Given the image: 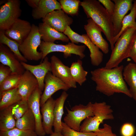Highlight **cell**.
Wrapping results in <instances>:
<instances>
[{
	"label": "cell",
	"mask_w": 136,
	"mask_h": 136,
	"mask_svg": "<svg viewBox=\"0 0 136 136\" xmlns=\"http://www.w3.org/2000/svg\"><path fill=\"white\" fill-rule=\"evenodd\" d=\"M124 67L121 65L111 69L102 67L91 71V79L96 84V90L109 97L118 93L131 98L123 79Z\"/></svg>",
	"instance_id": "6da1fadb"
},
{
	"label": "cell",
	"mask_w": 136,
	"mask_h": 136,
	"mask_svg": "<svg viewBox=\"0 0 136 136\" xmlns=\"http://www.w3.org/2000/svg\"><path fill=\"white\" fill-rule=\"evenodd\" d=\"M80 5L88 18H91L100 28L109 42L111 50L114 47V30L111 17L106 9L96 0H84Z\"/></svg>",
	"instance_id": "7a4b0ae2"
},
{
	"label": "cell",
	"mask_w": 136,
	"mask_h": 136,
	"mask_svg": "<svg viewBox=\"0 0 136 136\" xmlns=\"http://www.w3.org/2000/svg\"><path fill=\"white\" fill-rule=\"evenodd\" d=\"M136 38V28L126 29L115 44L110 58L105 68L111 69L119 66L125 59L129 57Z\"/></svg>",
	"instance_id": "3957f363"
},
{
	"label": "cell",
	"mask_w": 136,
	"mask_h": 136,
	"mask_svg": "<svg viewBox=\"0 0 136 136\" xmlns=\"http://www.w3.org/2000/svg\"><path fill=\"white\" fill-rule=\"evenodd\" d=\"M92 109L94 116L84 120L81 125L80 131L98 133L100 131L99 126L104 120L114 118L111 106L105 102L92 103Z\"/></svg>",
	"instance_id": "277c9868"
},
{
	"label": "cell",
	"mask_w": 136,
	"mask_h": 136,
	"mask_svg": "<svg viewBox=\"0 0 136 136\" xmlns=\"http://www.w3.org/2000/svg\"><path fill=\"white\" fill-rule=\"evenodd\" d=\"M41 37L38 27L32 24L30 33L19 47L20 51L27 60L37 61L42 60V53L37 51L42 41Z\"/></svg>",
	"instance_id": "5b68a950"
},
{
	"label": "cell",
	"mask_w": 136,
	"mask_h": 136,
	"mask_svg": "<svg viewBox=\"0 0 136 136\" xmlns=\"http://www.w3.org/2000/svg\"><path fill=\"white\" fill-rule=\"evenodd\" d=\"M85 45H77L72 42L66 45L57 44L54 43L45 42L42 41L39 46V50L42 53L43 61L47 55L53 52H60L63 53L64 58H66L71 56L72 54L79 56L80 59L85 57L84 53L86 48Z\"/></svg>",
	"instance_id": "8992f818"
},
{
	"label": "cell",
	"mask_w": 136,
	"mask_h": 136,
	"mask_svg": "<svg viewBox=\"0 0 136 136\" xmlns=\"http://www.w3.org/2000/svg\"><path fill=\"white\" fill-rule=\"evenodd\" d=\"M92 104L90 102L86 105H76L71 110L65 107L67 113L64 118V122L71 128L80 131L81 122L89 117L94 116Z\"/></svg>",
	"instance_id": "52a82bcc"
},
{
	"label": "cell",
	"mask_w": 136,
	"mask_h": 136,
	"mask_svg": "<svg viewBox=\"0 0 136 136\" xmlns=\"http://www.w3.org/2000/svg\"><path fill=\"white\" fill-rule=\"evenodd\" d=\"M63 33L66 35L71 41L75 44L79 43H83L89 49L91 64L98 66L102 62L103 54L99 48L91 41L86 34L79 35L73 31L70 26H68Z\"/></svg>",
	"instance_id": "ba28073f"
},
{
	"label": "cell",
	"mask_w": 136,
	"mask_h": 136,
	"mask_svg": "<svg viewBox=\"0 0 136 136\" xmlns=\"http://www.w3.org/2000/svg\"><path fill=\"white\" fill-rule=\"evenodd\" d=\"M19 0H8L0 9V30L9 29L21 16L22 10Z\"/></svg>",
	"instance_id": "9c48e42d"
},
{
	"label": "cell",
	"mask_w": 136,
	"mask_h": 136,
	"mask_svg": "<svg viewBox=\"0 0 136 136\" xmlns=\"http://www.w3.org/2000/svg\"><path fill=\"white\" fill-rule=\"evenodd\" d=\"M43 22L60 32H63L68 26L73 23V18L62 10H55L42 19Z\"/></svg>",
	"instance_id": "30bf717a"
},
{
	"label": "cell",
	"mask_w": 136,
	"mask_h": 136,
	"mask_svg": "<svg viewBox=\"0 0 136 136\" xmlns=\"http://www.w3.org/2000/svg\"><path fill=\"white\" fill-rule=\"evenodd\" d=\"M42 94V91L38 87L27 100L29 108L31 109L35 118V131L38 136H44L46 134L42 125V116L40 108V99Z\"/></svg>",
	"instance_id": "8fae6325"
},
{
	"label": "cell",
	"mask_w": 136,
	"mask_h": 136,
	"mask_svg": "<svg viewBox=\"0 0 136 136\" xmlns=\"http://www.w3.org/2000/svg\"><path fill=\"white\" fill-rule=\"evenodd\" d=\"M115 7L113 15L111 16L113 24L114 37L120 32L122 20L125 15L133 7L132 0H113Z\"/></svg>",
	"instance_id": "7c38bea8"
},
{
	"label": "cell",
	"mask_w": 136,
	"mask_h": 136,
	"mask_svg": "<svg viewBox=\"0 0 136 136\" xmlns=\"http://www.w3.org/2000/svg\"><path fill=\"white\" fill-rule=\"evenodd\" d=\"M44 81L45 87L41 97V107L57 91L61 89L66 91L70 88L61 80L53 75L50 71L46 74Z\"/></svg>",
	"instance_id": "4fadbf2b"
},
{
	"label": "cell",
	"mask_w": 136,
	"mask_h": 136,
	"mask_svg": "<svg viewBox=\"0 0 136 136\" xmlns=\"http://www.w3.org/2000/svg\"><path fill=\"white\" fill-rule=\"evenodd\" d=\"M51 72L70 88L77 87L76 82L71 74L70 68L65 65L57 56L53 55L50 58Z\"/></svg>",
	"instance_id": "5bb4252c"
},
{
	"label": "cell",
	"mask_w": 136,
	"mask_h": 136,
	"mask_svg": "<svg viewBox=\"0 0 136 136\" xmlns=\"http://www.w3.org/2000/svg\"><path fill=\"white\" fill-rule=\"evenodd\" d=\"M32 25L28 21L18 19L8 29L4 31L5 35L20 45L27 37Z\"/></svg>",
	"instance_id": "9a60e30c"
},
{
	"label": "cell",
	"mask_w": 136,
	"mask_h": 136,
	"mask_svg": "<svg viewBox=\"0 0 136 136\" xmlns=\"http://www.w3.org/2000/svg\"><path fill=\"white\" fill-rule=\"evenodd\" d=\"M86 34L92 42L105 54L109 52V46L103 37L101 30L91 18L87 20V23L84 26Z\"/></svg>",
	"instance_id": "2e32d148"
},
{
	"label": "cell",
	"mask_w": 136,
	"mask_h": 136,
	"mask_svg": "<svg viewBox=\"0 0 136 136\" xmlns=\"http://www.w3.org/2000/svg\"><path fill=\"white\" fill-rule=\"evenodd\" d=\"M21 63L24 69L30 72L36 78L38 82L39 88L43 91L45 87V77L51 71V63L48 57L46 56L43 62L38 65H30L23 62H21Z\"/></svg>",
	"instance_id": "e0dca14e"
},
{
	"label": "cell",
	"mask_w": 136,
	"mask_h": 136,
	"mask_svg": "<svg viewBox=\"0 0 136 136\" xmlns=\"http://www.w3.org/2000/svg\"><path fill=\"white\" fill-rule=\"evenodd\" d=\"M38 87L37 80L29 71L26 70L21 76L17 87L22 100H27L33 91Z\"/></svg>",
	"instance_id": "ac0fdd59"
},
{
	"label": "cell",
	"mask_w": 136,
	"mask_h": 136,
	"mask_svg": "<svg viewBox=\"0 0 136 136\" xmlns=\"http://www.w3.org/2000/svg\"><path fill=\"white\" fill-rule=\"evenodd\" d=\"M0 62L9 67L12 73L22 75L24 69L13 53L4 45L0 43Z\"/></svg>",
	"instance_id": "d6986e66"
},
{
	"label": "cell",
	"mask_w": 136,
	"mask_h": 136,
	"mask_svg": "<svg viewBox=\"0 0 136 136\" xmlns=\"http://www.w3.org/2000/svg\"><path fill=\"white\" fill-rule=\"evenodd\" d=\"M55 100L51 97L41 107L42 124L44 130L47 134L53 132L52 127L54 122L53 110Z\"/></svg>",
	"instance_id": "ffe728a7"
},
{
	"label": "cell",
	"mask_w": 136,
	"mask_h": 136,
	"mask_svg": "<svg viewBox=\"0 0 136 136\" xmlns=\"http://www.w3.org/2000/svg\"><path fill=\"white\" fill-rule=\"evenodd\" d=\"M62 9L60 3L56 0H40L36 8L33 9L32 15L35 19L44 18L53 11Z\"/></svg>",
	"instance_id": "44dd1931"
},
{
	"label": "cell",
	"mask_w": 136,
	"mask_h": 136,
	"mask_svg": "<svg viewBox=\"0 0 136 136\" xmlns=\"http://www.w3.org/2000/svg\"><path fill=\"white\" fill-rule=\"evenodd\" d=\"M41 39L44 41L54 43L56 40H60L67 42L69 39L63 33L59 32L48 25L43 22L40 23L38 26Z\"/></svg>",
	"instance_id": "7402d4cb"
},
{
	"label": "cell",
	"mask_w": 136,
	"mask_h": 136,
	"mask_svg": "<svg viewBox=\"0 0 136 136\" xmlns=\"http://www.w3.org/2000/svg\"><path fill=\"white\" fill-rule=\"evenodd\" d=\"M68 96V94L66 91H64L60 96L55 100L53 110L54 122L53 126L54 132H61L62 128L61 119L64 113V106Z\"/></svg>",
	"instance_id": "603a6c76"
},
{
	"label": "cell",
	"mask_w": 136,
	"mask_h": 136,
	"mask_svg": "<svg viewBox=\"0 0 136 136\" xmlns=\"http://www.w3.org/2000/svg\"><path fill=\"white\" fill-rule=\"evenodd\" d=\"M124 79L129 86V91L133 99L136 101V64L130 62L123 69Z\"/></svg>",
	"instance_id": "cb8c5ba5"
},
{
	"label": "cell",
	"mask_w": 136,
	"mask_h": 136,
	"mask_svg": "<svg viewBox=\"0 0 136 136\" xmlns=\"http://www.w3.org/2000/svg\"><path fill=\"white\" fill-rule=\"evenodd\" d=\"M0 111L22 100L17 88L0 92Z\"/></svg>",
	"instance_id": "d4e9b609"
},
{
	"label": "cell",
	"mask_w": 136,
	"mask_h": 136,
	"mask_svg": "<svg viewBox=\"0 0 136 136\" xmlns=\"http://www.w3.org/2000/svg\"><path fill=\"white\" fill-rule=\"evenodd\" d=\"M0 111V131H7L15 127L16 120L14 116L11 106Z\"/></svg>",
	"instance_id": "484cf974"
},
{
	"label": "cell",
	"mask_w": 136,
	"mask_h": 136,
	"mask_svg": "<svg viewBox=\"0 0 136 136\" xmlns=\"http://www.w3.org/2000/svg\"><path fill=\"white\" fill-rule=\"evenodd\" d=\"M16 127L23 130L35 131V118L30 108L21 117L16 120Z\"/></svg>",
	"instance_id": "4316f807"
},
{
	"label": "cell",
	"mask_w": 136,
	"mask_h": 136,
	"mask_svg": "<svg viewBox=\"0 0 136 136\" xmlns=\"http://www.w3.org/2000/svg\"><path fill=\"white\" fill-rule=\"evenodd\" d=\"M82 62L80 59L73 62L70 68L72 77L74 81L81 86L87 80L88 72L85 71L82 66Z\"/></svg>",
	"instance_id": "83f0119b"
},
{
	"label": "cell",
	"mask_w": 136,
	"mask_h": 136,
	"mask_svg": "<svg viewBox=\"0 0 136 136\" xmlns=\"http://www.w3.org/2000/svg\"><path fill=\"white\" fill-rule=\"evenodd\" d=\"M0 43L7 46L20 62L26 63L27 61L19 51V44L7 37L5 34L4 31H0Z\"/></svg>",
	"instance_id": "f1b7e54d"
},
{
	"label": "cell",
	"mask_w": 136,
	"mask_h": 136,
	"mask_svg": "<svg viewBox=\"0 0 136 136\" xmlns=\"http://www.w3.org/2000/svg\"><path fill=\"white\" fill-rule=\"evenodd\" d=\"M133 7L130 12L125 16L122 22V27L119 33L114 39V43H115L123 32L127 28L134 27L136 28V0L133 1Z\"/></svg>",
	"instance_id": "f546056e"
},
{
	"label": "cell",
	"mask_w": 136,
	"mask_h": 136,
	"mask_svg": "<svg viewBox=\"0 0 136 136\" xmlns=\"http://www.w3.org/2000/svg\"><path fill=\"white\" fill-rule=\"evenodd\" d=\"M21 75L12 73L0 84V92L17 88Z\"/></svg>",
	"instance_id": "4dcf8cb0"
},
{
	"label": "cell",
	"mask_w": 136,
	"mask_h": 136,
	"mask_svg": "<svg viewBox=\"0 0 136 136\" xmlns=\"http://www.w3.org/2000/svg\"><path fill=\"white\" fill-rule=\"evenodd\" d=\"M62 9L66 14L71 16L78 15L81 2L79 0H59Z\"/></svg>",
	"instance_id": "1f68e13d"
},
{
	"label": "cell",
	"mask_w": 136,
	"mask_h": 136,
	"mask_svg": "<svg viewBox=\"0 0 136 136\" xmlns=\"http://www.w3.org/2000/svg\"><path fill=\"white\" fill-rule=\"evenodd\" d=\"M11 106L14 116L16 120L21 117L29 108L27 100H23Z\"/></svg>",
	"instance_id": "d6a6232c"
},
{
	"label": "cell",
	"mask_w": 136,
	"mask_h": 136,
	"mask_svg": "<svg viewBox=\"0 0 136 136\" xmlns=\"http://www.w3.org/2000/svg\"><path fill=\"white\" fill-rule=\"evenodd\" d=\"M62 133L65 136H95L97 133L93 132H84L74 130L63 122Z\"/></svg>",
	"instance_id": "836d02e7"
},
{
	"label": "cell",
	"mask_w": 136,
	"mask_h": 136,
	"mask_svg": "<svg viewBox=\"0 0 136 136\" xmlns=\"http://www.w3.org/2000/svg\"><path fill=\"white\" fill-rule=\"evenodd\" d=\"M0 136H38L35 131L25 130L16 127L6 131H0Z\"/></svg>",
	"instance_id": "e575fe53"
},
{
	"label": "cell",
	"mask_w": 136,
	"mask_h": 136,
	"mask_svg": "<svg viewBox=\"0 0 136 136\" xmlns=\"http://www.w3.org/2000/svg\"><path fill=\"white\" fill-rule=\"evenodd\" d=\"M133 125L129 123L124 124L121 127V133L122 136H133L135 133Z\"/></svg>",
	"instance_id": "d590c367"
},
{
	"label": "cell",
	"mask_w": 136,
	"mask_h": 136,
	"mask_svg": "<svg viewBox=\"0 0 136 136\" xmlns=\"http://www.w3.org/2000/svg\"><path fill=\"white\" fill-rule=\"evenodd\" d=\"M10 68L2 63L0 64V84L12 73Z\"/></svg>",
	"instance_id": "8d00e7d4"
},
{
	"label": "cell",
	"mask_w": 136,
	"mask_h": 136,
	"mask_svg": "<svg viewBox=\"0 0 136 136\" xmlns=\"http://www.w3.org/2000/svg\"><path fill=\"white\" fill-rule=\"evenodd\" d=\"M100 129V131L95 136H117L112 132L111 127L107 124H104L103 128Z\"/></svg>",
	"instance_id": "74e56055"
},
{
	"label": "cell",
	"mask_w": 136,
	"mask_h": 136,
	"mask_svg": "<svg viewBox=\"0 0 136 136\" xmlns=\"http://www.w3.org/2000/svg\"><path fill=\"white\" fill-rule=\"evenodd\" d=\"M98 1L105 7L107 11L111 16L113 14L115 5L110 0H98Z\"/></svg>",
	"instance_id": "f35d334b"
},
{
	"label": "cell",
	"mask_w": 136,
	"mask_h": 136,
	"mask_svg": "<svg viewBox=\"0 0 136 136\" xmlns=\"http://www.w3.org/2000/svg\"><path fill=\"white\" fill-rule=\"evenodd\" d=\"M129 57H130L134 63L136 64V38L130 52Z\"/></svg>",
	"instance_id": "ab89813d"
},
{
	"label": "cell",
	"mask_w": 136,
	"mask_h": 136,
	"mask_svg": "<svg viewBox=\"0 0 136 136\" xmlns=\"http://www.w3.org/2000/svg\"><path fill=\"white\" fill-rule=\"evenodd\" d=\"M25 1L29 6L34 9L38 7L40 0H26Z\"/></svg>",
	"instance_id": "60d3db41"
},
{
	"label": "cell",
	"mask_w": 136,
	"mask_h": 136,
	"mask_svg": "<svg viewBox=\"0 0 136 136\" xmlns=\"http://www.w3.org/2000/svg\"><path fill=\"white\" fill-rule=\"evenodd\" d=\"M49 136H65L60 132H53Z\"/></svg>",
	"instance_id": "b9f144b4"
}]
</instances>
